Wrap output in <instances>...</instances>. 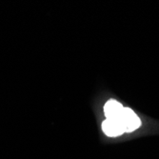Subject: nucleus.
Instances as JSON below:
<instances>
[{"label": "nucleus", "mask_w": 159, "mask_h": 159, "mask_svg": "<svg viewBox=\"0 0 159 159\" xmlns=\"http://www.w3.org/2000/svg\"><path fill=\"white\" fill-rule=\"evenodd\" d=\"M121 124L125 133H132L141 126L140 118L129 108H124L121 115Z\"/></svg>", "instance_id": "1"}, {"label": "nucleus", "mask_w": 159, "mask_h": 159, "mask_svg": "<svg viewBox=\"0 0 159 159\" xmlns=\"http://www.w3.org/2000/svg\"><path fill=\"white\" fill-rule=\"evenodd\" d=\"M123 109L124 107L122 106V104L117 102L116 100H113V99L109 100L104 106V112L107 117L106 119L120 121Z\"/></svg>", "instance_id": "2"}, {"label": "nucleus", "mask_w": 159, "mask_h": 159, "mask_svg": "<svg viewBox=\"0 0 159 159\" xmlns=\"http://www.w3.org/2000/svg\"><path fill=\"white\" fill-rule=\"evenodd\" d=\"M102 129H103L104 134L110 137L119 136L125 133L121 122L117 121V120L106 119L102 123Z\"/></svg>", "instance_id": "3"}]
</instances>
